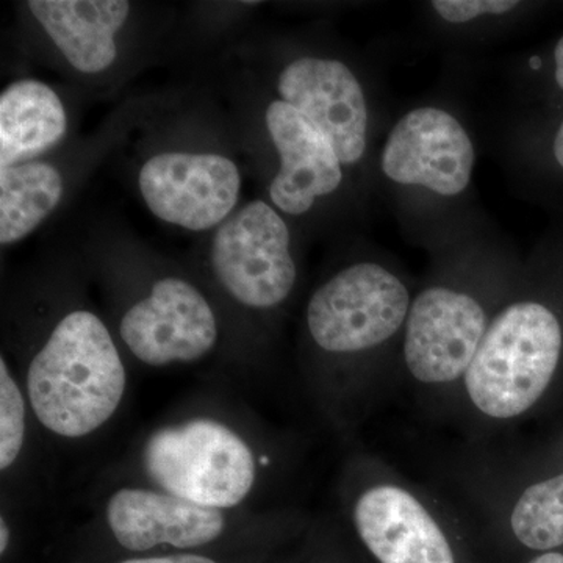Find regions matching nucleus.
Instances as JSON below:
<instances>
[{
    "instance_id": "nucleus-1",
    "label": "nucleus",
    "mask_w": 563,
    "mask_h": 563,
    "mask_svg": "<svg viewBox=\"0 0 563 563\" xmlns=\"http://www.w3.org/2000/svg\"><path fill=\"white\" fill-rule=\"evenodd\" d=\"M128 374L106 322L87 309L54 325L27 369V398L36 420L65 439L101 429L120 409Z\"/></svg>"
},
{
    "instance_id": "nucleus-2",
    "label": "nucleus",
    "mask_w": 563,
    "mask_h": 563,
    "mask_svg": "<svg viewBox=\"0 0 563 563\" xmlns=\"http://www.w3.org/2000/svg\"><path fill=\"white\" fill-rule=\"evenodd\" d=\"M561 352V322L548 307L529 301L507 307L485 332L466 369L470 399L498 420L525 413L553 379Z\"/></svg>"
},
{
    "instance_id": "nucleus-3",
    "label": "nucleus",
    "mask_w": 563,
    "mask_h": 563,
    "mask_svg": "<svg viewBox=\"0 0 563 563\" xmlns=\"http://www.w3.org/2000/svg\"><path fill=\"white\" fill-rule=\"evenodd\" d=\"M143 466L161 490L220 510L240 506L257 479L250 444L210 418L152 433L143 448Z\"/></svg>"
},
{
    "instance_id": "nucleus-4",
    "label": "nucleus",
    "mask_w": 563,
    "mask_h": 563,
    "mask_svg": "<svg viewBox=\"0 0 563 563\" xmlns=\"http://www.w3.org/2000/svg\"><path fill=\"white\" fill-rule=\"evenodd\" d=\"M209 262L222 290L247 309L280 306L298 277L290 229L280 211L263 199L243 203L214 229Z\"/></svg>"
},
{
    "instance_id": "nucleus-5",
    "label": "nucleus",
    "mask_w": 563,
    "mask_h": 563,
    "mask_svg": "<svg viewBox=\"0 0 563 563\" xmlns=\"http://www.w3.org/2000/svg\"><path fill=\"white\" fill-rule=\"evenodd\" d=\"M136 187L157 220L188 232H213L239 209L243 174L221 152L172 147L141 163Z\"/></svg>"
},
{
    "instance_id": "nucleus-6",
    "label": "nucleus",
    "mask_w": 563,
    "mask_h": 563,
    "mask_svg": "<svg viewBox=\"0 0 563 563\" xmlns=\"http://www.w3.org/2000/svg\"><path fill=\"white\" fill-rule=\"evenodd\" d=\"M409 303V291L395 274L376 263H355L313 292L307 325L321 350L335 354L372 350L399 331Z\"/></svg>"
},
{
    "instance_id": "nucleus-7",
    "label": "nucleus",
    "mask_w": 563,
    "mask_h": 563,
    "mask_svg": "<svg viewBox=\"0 0 563 563\" xmlns=\"http://www.w3.org/2000/svg\"><path fill=\"white\" fill-rule=\"evenodd\" d=\"M120 336L140 362L162 368L201 361L217 346L220 328L209 299L195 284L165 276L122 314Z\"/></svg>"
},
{
    "instance_id": "nucleus-8",
    "label": "nucleus",
    "mask_w": 563,
    "mask_h": 563,
    "mask_svg": "<svg viewBox=\"0 0 563 563\" xmlns=\"http://www.w3.org/2000/svg\"><path fill=\"white\" fill-rule=\"evenodd\" d=\"M485 325L484 309L472 296L428 288L415 299L407 318V368L420 383H453L468 369L487 332Z\"/></svg>"
},
{
    "instance_id": "nucleus-9",
    "label": "nucleus",
    "mask_w": 563,
    "mask_h": 563,
    "mask_svg": "<svg viewBox=\"0 0 563 563\" xmlns=\"http://www.w3.org/2000/svg\"><path fill=\"white\" fill-rule=\"evenodd\" d=\"M383 172L402 185H420L437 195L466 190L474 168L472 139L448 111L421 107L393 128L383 152Z\"/></svg>"
},
{
    "instance_id": "nucleus-10",
    "label": "nucleus",
    "mask_w": 563,
    "mask_h": 563,
    "mask_svg": "<svg viewBox=\"0 0 563 563\" xmlns=\"http://www.w3.org/2000/svg\"><path fill=\"white\" fill-rule=\"evenodd\" d=\"M265 125L280 163L269 181V203L288 217H301L339 190L343 162L331 136L282 99L266 106Z\"/></svg>"
},
{
    "instance_id": "nucleus-11",
    "label": "nucleus",
    "mask_w": 563,
    "mask_h": 563,
    "mask_svg": "<svg viewBox=\"0 0 563 563\" xmlns=\"http://www.w3.org/2000/svg\"><path fill=\"white\" fill-rule=\"evenodd\" d=\"M276 88L282 101L331 136L344 166L362 161L368 141V106L361 81L344 63L296 58L280 69Z\"/></svg>"
},
{
    "instance_id": "nucleus-12",
    "label": "nucleus",
    "mask_w": 563,
    "mask_h": 563,
    "mask_svg": "<svg viewBox=\"0 0 563 563\" xmlns=\"http://www.w3.org/2000/svg\"><path fill=\"white\" fill-rule=\"evenodd\" d=\"M33 21L58 57L84 77L117 68L132 24L133 5L122 0H32Z\"/></svg>"
},
{
    "instance_id": "nucleus-13",
    "label": "nucleus",
    "mask_w": 563,
    "mask_h": 563,
    "mask_svg": "<svg viewBox=\"0 0 563 563\" xmlns=\"http://www.w3.org/2000/svg\"><path fill=\"white\" fill-rule=\"evenodd\" d=\"M106 518L117 542L131 551L162 544L180 550L203 547L214 542L225 528L222 510L161 488H120L107 501Z\"/></svg>"
},
{
    "instance_id": "nucleus-14",
    "label": "nucleus",
    "mask_w": 563,
    "mask_h": 563,
    "mask_svg": "<svg viewBox=\"0 0 563 563\" xmlns=\"http://www.w3.org/2000/svg\"><path fill=\"white\" fill-rule=\"evenodd\" d=\"M358 536L380 563H455L446 537L404 488L377 485L355 504Z\"/></svg>"
},
{
    "instance_id": "nucleus-15",
    "label": "nucleus",
    "mask_w": 563,
    "mask_h": 563,
    "mask_svg": "<svg viewBox=\"0 0 563 563\" xmlns=\"http://www.w3.org/2000/svg\"><path fill=\"white\" fill-rule=\"evenodd\" d=\"M70 111L60 91L25 77L0 92V169L40 161L69 136Z\"/></svg>"
},
{
    "instance_id": "nucleus-16",
    "label": "nucleus",
    "mask_w": 563,
    "mask_h": 563,
    "mask_svg": "<svg viewBox=\"0 0 563 563\" xmlns=\"http://www.w3.org/2000/svg\"><path fill=\"white\" fill-rule=\"evenodd\" d=\"M57 162L40 158L0 169V244L3 250L38 231L68 191Z\"/></svg>"
},
{
    "instance_id": "nucleus-17",
    "label": "nucleus",
    "mask_w": 563,
    "mask_h": 563,
    "mask_svg": "<svg viewBox=\"0 0 563 563\" xmlns=\"http://www.w3.org/2000/svg\"><path fill=\"white\" fill-rule=\"evenodd\" d=\"M510 526L531 550L563 547V473L526 488L515 504Z\"/></svg>"
},
{
    "instance_id": "nucleus-18",
    "label": "nucleus",
    "mask_w": 563,
    "mask_h": 563,
    "mask_svg": "<svg viewBox=\"0 0 563 563\" xmlns=\"http://www.w3.org/2000/svg\"><path fill=\"white\" fill-rule=\"evenodd\" d=\"M27 407L5 357L0 358V470L7 472L24 446Z\"/></svg>"
},
{
    "instance_id": "nucleus-19",
    "label": "nucleus",
    "mask_w": 563,
    "mask_h": 563,
    "mask_svg": "<svg viewBox=\"0 0 563 563\" xmlns=\"http://www.w3.org/2000/svg\"><path fill=\"white\" fill-rule=\"evenodd\" d=\"M520 5L512 0H437L433 10L451 24H465L485 14L509 13Z\"/></svg>"
},
{
    "instance_id": "nucleus-20",
    "label": "nucleus",
    "mask_w": 563,
    "mask_h": 563,
    "mask_svg": "<svg viewBox=\"0 0 563 563\" xmlns=\"http://www.w3.org/2000/svg\"><path fill=\"white\" fill-rule=\"evenodd\" d=\"M120 563H217L198 554H173L163 558L131 559Z\"/></svg>"
},
{
    "instance_id": "nucleus-21",
    "label": "nucleus",
    "mask_w": 563,
    "mask_h": 563,
    "mask_svg": "<svg viewBox=\"0 0 563 563\" xmlns=\"http://www.w3.org/2000/svg\"><path fill=\"white\" fill-rule=\"evenodd\" d=\"M554 62H555V81H558L559 87L563 90V36L559 40V43L555 44L554 49Z\"/></svg>"
},
{
    "instance_id": "nucleus-22",
    "label": "nucleus",
    "mask_w": 563,
    "mask_h": 563,
    "mask_svg": "<svg viewBox=\"0 0 563 563\" xmlns=\"http://www.w3.org/2000/svg\"><path fill=\"white\" fill-rule=\"evenodd\" d=\"M553 150L555 161H558L559 165H561L563 168V122L561 128H559L558 133H555Z\"/></svg>"
},
{
    "instance_id": "nucleus-23",
    "label": "nucleus",
    "mask_w": 563,
    "mask_h": 563,
    "mask_svg": "<svg viewBox=\"0 0 563 563\" xmlns=\"http://www.w3.org/2000/svg\"><path fill=\"white\" fill-rule=\"evenodd\" d=\"M529 563H563V554L561 553H544L539 558L533 559Z\"/></svg>"
},
{
    "instance_id": "nucleus-24",
    "label": "nucleus",
    "mask_w": 563,
    "mask_h": 563,
    "mask_svg": "<svg viewBox=\"0 0 563 563\" xmlns=\"http://www.w3.org/2000/svg\"><path fill=\"white\" fill-rule=\"evenodd\" d=\"M9 526H7L5 520H2V523H0V551H2V553H5L7 544H9Z\"/></svg>"
}]
</instances>
